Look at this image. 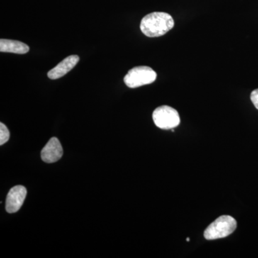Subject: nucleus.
I'll list each match as a JSON object with an SVG mask.
<instances>
[{
  "label": "nucleus",
  "instance_id": "obj_10",
  "mask_svg": "<svg viewBox=\"0 0 258 258\" xmlns=\"http://www.w3.org/2000/svg\"><path fill=\"white\" fill-rule=\"evenodd\" d=\"M250 99L254 107L258 110V89L254 90L250 95Z\"/></svg>",
  "mask_w": 258,
  "mask_h": 258
},
{
  "label": "nucleus",
  "instance_id": "obj_9",
  "mask_svg": "<svg viewBox=\"0 0 258 258\" xmlns=\"http://www.w3.org/2000/svg\"><path fill=\"white\" fill-rule=\"evenodd\" d=\"M9 129L3 123H0V145L6 143L10 139Z\"/></svg>",
  "mask_w": 258,
  "mask_h": 258
},
{
  "label": "nucleus",
  "instance_id": "obj_8",
  "mask_svg": "<svg viewBox=\"0 0 258 258\" xmlns=\"http://www.w3.org/2000/svg\"><path fill=\"white\" fill-rule=\"evenodd\" d=\"M30 50L28 45L18 40H0V52H11L15 54H26Z\"/></svg>",
  "mask_w": 258,
  "mask_h": 258
},
{
  "label": "nucleus",
  "instance_id": "obj_4",
  "mask_svg": "<svg viewBox=\"0 0 258 258\" xmlns=\"http://www.w3.org/2000/svg\"><path fill=\"white\" fill-rule=\"evenodd\" d=\"M152 118L155 125L164 130L176 128L180 123L179 113L170 106H161L156 108Z\"/></svg>",
  "mask_w": 258,
  "mask_h": 258
},
{
  "label": "nucleus",
  "instance_id": "obj_7",
  "mask_svg": "<svg viewBox=\"0 0 258 258\" xmlns=\"http://www.w3.org/2000/svg\"><path fill=\"white\" fill-rule=\"evenodd\" d=\"M79 56L74 55L66 57L60 63L57 64L54 69H51L47 73L49 79L56 80L63 77L64 75L70 72L78 62H79Z\"/></svg>",
  "mask_w": 258,
  "mask_h": 258
},
{
  "label": "nucleus",
  "instance_id": "obj_3",
  "mask_svg": "<svg viewBox=\"0 0 258 258\" xmlns=\"http://www.w3.org/2000/svg\"><path fill=\"white\" fill-rule=\"evenodd\" d=\"M157 77V73L151 68L139 66L129 70L123 81L128 88H135L154 83Z\"/></svg>",
  "mask_w": 258,
  "mask_h": 258
},
{
  "label": "nucleus",
  "instance_id": "obj_5",
  "mask_svg": "<svg viewBox=\"0 0 258 258\" xmlns=\"http://www.w3.org/2000/svg\"><path fill=\"white\" fill-rule=\"evenodd\" d=\"M27 196V189L25 186L18 185L12 188L6 199V208L8 213H15L20 210Z\"/></svg>",
  "mask_w": 258,
  "mask_h": 258
},
{
  "label": "nucleus",
  "instance_id": "obj_11",
  "mask_svg": "<svg viewBox=\"0 0 258 258\" xmlns=\"http://www.w3.org/2000/svg\"><path fill=\"white\" fill-rule=\"evenodd\" d=\"M186 241H188V242H189V237H187V238H186Z\"/></svg>",
  "mask_w": 258,
  "mask_h": 258
},
{
  "label": "nucleus",
  "instance_id": "obj_2",
  "mask_svg": "<svg viewBox=\"0 0 258 258\" xmlns=\"http://www.w3.org/2000/svg\"><path fill=\"white\" fill-rule=\"evenodd\" d=\"M237 221L229 215H222L208 226L204 232L205 238L208 240L224 238L236 230Z\"/></svg>",
  "mask_w": 258,
  "mask_h": 258
},
{
  "label": "nucleus",
  "instance_id": "obj_6",
  "mask_svg": "<svg viewBox=\"0 0 258 258\" xmlns=\"http://www.w3.org/2000/svg\"><path fill=\"white\" fill-rule=\"evenodd\" d=\"M63 154V149L60 141L56 137H52L48 141L41 152L42 160L45 163L56 162L60 160Z\"/></svg>",
  "mask_w": 258,
  "mask_h": 258
},
{
  "label": "nucleus",
  "instance_id": "obj_1",
  "mask_svg": "<svg viewBox=\"0 0 258 258\" xmlns=\"http://www.w3.org/2000/svg\"><path fill=\"white\" fill-rule=\"evenodd\" d=\"M174 26V19L170 15L162 12H154L142 19L140 29L146 36L157 37L165 35Z\"/></svg>",
  "mask_w": 258,
  "mask_h": 258
}]
</instances>
